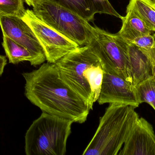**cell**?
Wrapping results in <instances>:
<instances>
[{
	"instance_id": "cell-1",
	"label": "cell",
	"mask_w": 155,
	"mask_h": 155,
	"mask_svg": "<svg viewBox=\"0 0 155 155\" xmlns=\"http://www.w3.org/2000/svg\"><path fill=\"white\" fill-rule=\"evenodd\" d=\"M22 74L25 96L42 112L74 123L86 121L91 110L88 104L61 79L55 63H44L37 70Z\"/></svg>"
},
{
	"instance_id": "cell-2",
	"label": "cell",
	"mask_w": 155,
	"mask_h": 155,
	"mask_svg": "<svg viewBox=\"0 0 155 155\" xmlns=\"http://www.w3.org/2000/svg\"><path fill=\"white\" fill-rule=\"evenodd\" d=\"M134 106L109 104L83 155H117L139 116Z\"/></svg>"
},
{
	"instance_id": "cell-3",
	"label": "cell",
	"mask_w": 155,
	"mask_h": 155,
	"mask_svg": "<svg viewBox=\"0 0 155 155\" xmlns=\"http://www.w3.org/2000/svg\"><path fill=\"white\" fill-rule=\"evenodd\" d=\"M61 79L86 102L94 103L91 86L103 76L104 66L90 45L79 46L57 61Z\"/></svg>"
},
{
	"instance_id": "cell-4",
	"label": "cell",
	"mask_w": 155,
	"mask_h": 155,
	"mask_svg": "<svg viewBox=\"0 0 155 155\" xmlns=\"http://www.w3.org/2000/svg\"><path fill=\"white\" fill-rule=\"evenodd\" d=\"M74 122L42 112L25 135L27 155H64Z\"/></svg>"
},
{
	"instance_id": "cell-5",
	"label": "cell",
	"mask_w": 155,
	"mask_h": 155,
	"mask_svg": "<svg viewBox=\"0 0 155 155\" xmlns=\"http://www.w3.org/2000/svg\"><path fill=\"white\" fill-rule=\"evenodd\" d=\"M35 15L79 46L89 45L94 27L74 12L55 3L41 0L33 10Z\"/></svg>"
},
{
	"instance_id": "cell-6",
	"label": "cell",
	"mask_w": 155,
	"mask_h": 155,
	"mask_svg": "<svg viewBox=\"0 0 155 155\" xmlns=\"http://www.w3.org/2000/svg\"><path fill=\"white\" fill-rule=\"evenodd\" d=\"M94 27V35L89 45L100 59L104 71L121 76L133 85L127 54L128 43L117 33H110L97 26Z\"/></svg>"
},
{
	"instance_id": "cell-7",
	"label": "cell",
	"mask_w": 155,
	"mask_h": 155,
	"mask_svg": "<svg viewBox=\"0 0 155 155\" xmlns=\"http://www.w3.org/2000/svg\"><path fill=\"white\" fill-rule=\"evenodd\" d=\"M22 19L30 26L43 47L48 62L55 63L79 47L38 18L32 10H25Z\"/></svg>"
},
{
	"instance_id": "cell-8",
	"label": "cell",
	"mask_w": 155,
	"mask_h": 155,
	"mask_svg": "<svg viewBox=\"0 0 155 155\" xmlns=\"http://www.w3.org/2000/svg\"><path fill=\"white\" fill-rule=\"evenodd\" d=\"M97 102L100 105L119 104L135 108L140 105L135 87L121 76L105 71Z\"/></svg>"
},
{
	"instance_id": "cell-9",
	"label": "cell",
	"mask_w": 155,
	"mask_h": 155,
	"mask_svg": "<svg viewBox=\"0 0 155 155\" xmlns=\"http://www.w3.org/2000/svg\"><path fill=\"white\" fill-rule=\"evenodd\" d=\"M118 155H155V133L152 125L139 117Z\"/></svg>"
},
{
	"instance_id": "cell-10",
	"label": "cell",
	"mask_w": 155,
	"mask_h": 155,
	"mask_svg": "<svg viewBox=\"0 0 155 155\" xmlns=\"http://www.w3.org/2000/svg\"><path fill=\"white\" fill-rule=\"evenodd\" d=\"M3 35L8 36L46 61L43 47L30 26L20 17L0 15Z\"/></svg>"
},
{
	"instance_id": "cell-11",
	"label": "cell",
	"mask_w": 155,
	"mask_h": 155,
	"mask_svg": "<svg viewBox=\"0 0 155 155\" xmlns=\"http://www.w3.org/2000/svg\"><path fill=\"white\" fill-rule=\"evenodd\" d=\"M57 4L87 21L94 20L97 13L107 14L122 19L108 0H46Z\"/></svg>"
},
{
	"instance_id": "cell-12",
	"label": "cell",
	"mask_w": 155,
	"mask_h": 155,
	"mask_svg": "<svg viewBox=\"0 0 155 155\" xmlns=\"http://www.w3.org/2000/svg\"><path fill=\"white\" fill-rule=\"evenodd\" d=\"M127 54L134 87L153 77L155 72V60L132 43H128Z\"/></svg>"
},
{
	"instance_id": "cell-13",
	"label": "cell",
	"mask_w": 155,
	"mask_h": 155,
	"mask_svg": "<svg viewBox=\"0 0 155 155\" xmlns=\"http://www.w3.org/2000/svg\"><path fill=\"white\" fill-rule=\"evenodd\" d=\"M121 20L122 27L117 34L128 43H132L137 37L153 32L137 13L131 1L127 7L126 15Z\"/></svg>"
},
{
	"instance_id": "cell-14",
	"label": "cell",
	"mask_w": 155,
	"mask_h": 155,
	"mask_svg": "<svg viewBox=\"0 0 155 155\" xmlns=\"http://www.w3.org/2000/svg\"><path fill=\"white\" fill-rule=\"evenodd\" d=\"M3 47L9 62L16 65L21 62L28 61L31 65L37 66L43 63L45 60L41 58L36 54L16 42L8 36L3 35Z\"/></svg>"
},
{
	"instance_id": "cell-15",
	"label": "cell",
	"mask_w": 155,
	"mask_h": 155,
	"mask_svg": "<svg viewBox=\"0 0 155 155\" xmlns=\"http://www.w3.org/2000/svg\"><path fill=\"white\" fill-rule=\"evenodd\" d=\"M130 1L148 28L155 32V3L151 0Z\"/></svg>"
},
{
	"instance_id": "cell-16",
	"label": "cell",
	"mask_w": 155,
	"mask_h": 155,
	"mask_svg": "<svg viewBox=\"0 0 155 155\" xmlns=\"http://www.w3.org/2000/svg\"><path fill=\"white\" fill-rule=\"evenodd\" d=\"M140 104L147 103L155 111V80L150 78L135 87Z\"/></svg>"
},
{
	"instance_id": "cell-17",
	"label": "cell",
	"mask_w": 155,
	"mask_h": 155,
	"mask_svg": "<svg viewBox=\"0 0 155 155\" xmlns=\"http://www.w3.org/2000/svg\"><path fill=\"white\" fill-rule=\"evenodd\" d=\"M25 10L23 0H0V15L22 18Z\"/></svg>"
},
{
	"instance_id": "cell-18",
	"label": "cell",
	"mask_w": 155,
	"mask_h": 155,
	"mask_svg": "<svg viewBox=\"0 0 155 155\" xmlns=\"http://www.w3.org/2000/svg\"><path fill=\"white\" fill-rule=\"evenodd\" d=\"M132 44L155 60V34H152V33L137 37Z\"/></svg>"
},
{
	"instance_id": "cell-19",
	"label": "cell",
	"mask_w": 155,
	"mask_h": 155,
	"mask_svg": "<svg viewBox=\"0 0 155 155\" xmlns=\"http://www.w3.org/2000/svg\"><path fill=\"white\" fill-rule=\"evenodd\" d=\"M7 64L6 56L0 55V76H2L4 72L5 67Z\"/></svg>"
},
{
	"instance_id": "cell-20",
	"label": "cell",
	"mask_w": 155,
	"mask_h": 155,
	"mask_svg": "<svg viewBox=\"0 0 155 155\" xmlns=\"http://www.w3.org/2000/svg\"><path fill=\"white\" fill-rule=\"evenodd\" d=\"M27 5L30 6L35 7L40 2L41 0H24Z\"/></svg>"
},
{
	"instance_id": "cell-21",
	"label": "cell",
	"mask_w": 155,
	"mask_h": 155,
	"mask_svg": "<svg viewBox=\"0 0 155 155\" xmlns=\"http://www.w3.org/2000/svg\"><path fill=\"white\" fill-rule=\"evenodd\" d=\"M152 2H154L155 3V0H151Z\"/></svg>"
},
{
	"instance_id": "cell-22",
	"label": "cell",
	"mask_w": 155,
	"mask_h": 155,
	"mask_svg": "<svg viewBox=\"0 0 155 155\" xmlns=\"http://www.w3.org/2000/svg\"><path fill=\"white\" fill-rule=\"evenodd\" d=\"M153 78H154V79L155 80V74H154V76Z\"/></svg>"
}]
</instances>
